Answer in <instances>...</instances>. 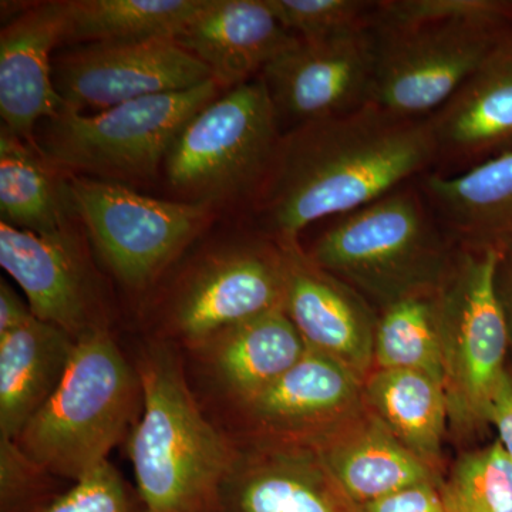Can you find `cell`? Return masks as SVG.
<instances>
[{
  "mask_svg": "<svg viewBox=\"0 0 512 512\" xmlns=\"http://www.w3.org/2000/svg\"><path fill=\"white\" fill-rule=\"evenodd\" d=\"M427 119H404L375 104L289 128L249 208L255 231L281 245L315 222L342 217L433 171Z\"/></svg>",
  "mask_w": 512,
  "mask_h": 512,
  "instance_id": "cell-1",
  "label": "cell"
},
{
  "mask_svg": "<svg viewBox=\"0 0 512 512\" xmlns=\"http://www.w3.org/2000/svg\"><path fill=\"white\" fill-rule=\"evenodd\" d=\"M143 416L130 440L143 512H221L239 454L205 419L180 363L151 348L138 366Z\"/></svg>",
  "mask_w": 512,
  "mask_h": 512,
  "instance_id": "cell-2",
  "label": "cell"
},
{
  "mask_svg": "<svg viewBox=\"0 0 512 512\" xmlns=\"http://www.w3.org/2000/svg\"><path fill=\"white\" fill-rule=\"evenodd\" d=\"M450 241L412 181L339 217L316 239L308 256L387 308L440 291L453 268Z\"/></svg>",
  "mask_w": 512,
  "mask_h": 512,
  "instance_id": "cell-3",
  "label": "cell"
},
{
  "mask_svg": "<svg viewBox=\"0 0 512 512\" xmlns=\"http://www.w3.org/2000/svg\"><path fill=\"white\" fill-rule=\"evenodd\" d=\"M140 394V376L109 330H90L76 339L62 382L15 441L47 473L76 483L109 461Z\"/></svg>",
  "mask_w": 512,
  "mask_h": 512,
  "instance_id": "cell-4",
  "label": "cell"
},
{
  "mask_svg": "<svg viewBox=\"0 0 512 512\" xmlns=\"http://www.w3.org/2000/svg\"><path fill=\"white\" fill-rule=\"evenodd\" d=\"M282 131L261 77L202 107L175 137L165 180L181 201L212 211H249L264 185Z\"/></svg>",
  "mask_w": 512,
  "mask_h": 512,
  "instance_id": "cell-5",
  "label": "cell"
},
{
  "mask_svg": "<svg viewBox=\"0 0 512 512\" xmlns=\"http://www.w3.org/2000/svg\"><path fill=\"white\" fill-rule=\"evenodd\" d=\"M214 79L183 90L127 101L94 114L62 111L39 124L36 146L64 173L117 184L153 180L185 124L212 100Z\"/></svg>",
  "mask_w": 512,
  "mask_h": 512,
  "instance_id": "cell-6",
  "label": "cell"
},
{
  "mask_svg": "<svg viewBox=\"0 0 512 512\" xmlns=\"http://www.w3.org/2000/svg\"><path fill=\"white\" fill-rule=\"evenodd\" d=\"M507 251L461 249L436 293L448 410L461 426L490 423L510 345L497 276Z\"/></svg>",
  "mask_w": 512,
  "mask_h": 512,
  "instance_id": "cell-7",
  "label": "cell"
},
{
  "mask_svg": "<svg viewBox=\"0 0 512 512\" xmlns=\"http://www.w3.org/2000/svg\"><path fill=\"white\" fill-rule=\"evenodd\" d=\"M66 185L94 248L134 291L153 284L214 220L207 205L147 197L124 184L66 173Z\"/></svg>",
  "mask_w": 512,
  "mask_h": 512,
  "instance_id": "cell-8",
  "label": "cell"
},
{
  "mask_svg": "<svg viewBox=\"0 0 512 512\" xmlns=\"http://www.w3.org/2000/svg\"><path fill=\"white\" fill-rule=\"evenodd\" d=\"M511 30L512 20L373 26L372 104L404 119H427L460 90Z\"/></svg>",
  "mask_w": 512,
  "mask_h": 512,
  "instance_id": "cell-9",
  "label": "cell"
},
{
  "mask_svg": "<svg viewBox=\"0 0 512 512\" xmlns=\"http://www.w3.org/2000/svg\"><path fill=\"white\" fill-rule=\"evenodd\" d=\"M286 251L261 232L234 235L205 251L171 298L168 320L191 348L218 333L284 308Z\"/></svg>",
  "mask_w": 512,
  "mask_h": 512,
  "instance_id": "cell-10",
  "label": "cell"
},
{
  "mask_svg": "<svg viewBox=\"0 0 512 512\" xmlns=\"http://www.w3.org/2000/svg\"><path fill=\"white\" fill-rule=\"evenodd\" d=\"M211 79L208 67L174 39L89 43L53 60V84L70 113H100Z\"/></svg>",
  "mask_w": 512,
  "mask_h": 512,
  "instance_id": "cell-11",
  "label": "cell"
},
{
  "mask_svg": "<svg viewBox=\"0 0 512 512\" xmlns=\"http://www.w3.org/2000/svg\"><path fill=\"white\" fill-rule=\"evenodd\" d=\"M375 72L376 37L367 29L322 40L298 37L259 77L286 131L372 104Z\"/></svg>",
  "mask_w": 512,
  "mask_h": 512,
  "instance_id": "cell-12",
  "label": "cell"
},
{
  "mask_svg": "<svg viewBox=\"0 0 512 512\" xmlns=\"http://www.w3.org/2000/svg\"><path fill=\"white\" fill-rule=\"evenodd\" d=\"M0 265L20 286L37 319L74 339L106 328L86 249L73 225L37 235L0 222Z\"/></svg>",
  "mask_w": 512,
  "mask_h": 512,
  "instance_id": "cell-13",
  "label": "cell"
},
{
  "mask_svg": "<svg viewBox=\"0 0 512 512\" xmlns=\"http://www.w3.org/2000/svg\"><path fill=\"white\" fill-rule=\"evenodd\" d=\"M284 247L286 315L309 349L366 382L375 363L376 325L365 302L346 282L316 265L299 242Z\"/></svg>",
  "mask_w": 512,
  "mask_h": 512,
  "instance_id": "cell-14",
  "label": "cell"
},
{
  "mask_svg": "<svg viewBox=\"0 0 512 512\" xmlns=\"http://www.w3.org/2000/svg\"><path fill=\"white\" fill-rule=\"evenodd\" d=\"M429 121L437 150L430 173L451 177L512 151V30Z\"/></svg>",
  "mask_w": 512,
  "mask_h": 512,
  "instance_id": "cell-15",
  "label": "cell"
},
{
  "mask_svg": "<svg viewBox=\"0 0 512 512\" xmlns=\"http://www.w3.org/2000/svg\"><path fill=\"white\" fill-rule=\"evenodd\" d=\"M66 15V0L29 3L0 33L2 126L32 144L39 124L64 111L52 52L63 43Z\"/></svg>",
  "mask_w": 512,
  "mask_h": 512,
  "instance_id": "cell-16",
  "label": "cell"
},
{
  "mask_svg": "<svg viewBox=\"0 0 512 512\" xmlns=\"http://www.w3.org/2000/svg\"><path fill=\"white\" fill-rule=\"evenodd\" d=\"M292 443L308 448L359 507L414 485L434 483L433 468L373 413L352 414L328 430Z\"/></svg>",
  "mask_w": 512,
  "mask_h": 512,
  "instance_id": "cell-17",
  "label": "cell"
},
{
  "mask_svg": "<svg viewBox=\"0 0 512 512\" xmlns=\"http://www.w3.org/2000/svg\"><path fill=\"white\" fill-rule=\"evenodd\" d=\"M296 39L266 0H205L174 40L229 90L258 79Z\"/></svg>",
  "mask_w": 512,
  "mask_h": 512,
  "instance_id": "cell-18",
  "label": "cell"
},
{
  "mask_svg": "<svg viewBox=\"0 0 512 512\" xmlns=\"http://www.w3.org/2000/svg\"><path fill=\"white\" fill-rule=\"evenodd\" d=\"M362 384L348 367L308 349L285 375L241 406L256 426L292 443L355 414Z\"/></svg>",
  "mask_w": 512,
  "mask_h": 512,
  "instance_id": "cell-19",
  "label": "cell"
},
{
  "mask_svg": "<svg viewBox=\"0 0 512 512\" xmlns=\"http://www.w3.org/2000/svg\"><path fill=\"white\" fill-rule=\"evenodd\" d=\"M221 512H362L308 448L281 443L238 457L221 493Z\"/></svg>",
  "mask_w": 512,
  "mask_h": 512,
  "instance_id": "cell-20",
  "label": "cell"
},
{
  "mask_svg": "<svg viewBox=\"0 0 512 512\" xmlns=\"http://www.w3.org/2000/svg\"><path fill=\"white\" fill-rule=\"evenodd\" d=\"M416 183L461 248H512V151L451 177L427 173Z\"/></svg>",
  "mask_w": 512,
  "mask_h": 512,
  "instance_id": "cell-21",
  "label": "cell"
},
{
  "mask_svg": "<svg viewBox=\"0 0 512 512\" xmlns=\"http://www.w3.org/2000/svg\"><path fill=\"white\" fill-rule=\"evenodd\" d=\"M197 349L222 390L244 404L285 375L309 348L279 308L232 326Z\"/></svg>",
  "mask_w": 512,
  "mask_h": 512,
  "instance_id": "cell-22",
  "label": "cell"
},
{
  "mask_svg": "<svg viewBox=\"0 0 512 512\" xmlns=\"http://www.w3.org/2000/svg\"><path fill=\"white\" fill-rule=\"evenodd\" d=\"M76 339L35 315L0 336V437L16 440L50 399L69 366Z\"/></svg>",
  "mask_w": 512,
  "mask_h": 512,
  "instance_id": "cell-23",
  "label": "cell"
},
{
  "mask_svg": "<svg viewBox=\"0 0 512 512\" xmlns=\"http://www.w3.org/2000/svg\"><path fill=\"white\" fill-rule=\"evenodd\" d=\"M36 144L0 130V218L10 227L50 235L72 225L66 173H53Z\"/></svg>",
  "mask_w": 512,
  "mask_h": 512,
  "instance_id": "cell-24",
  "label": "cell"
},
{
  "mask_svg": "<svg viewBox=\"0 0 512 512\" xmlns=\"http://www.w3.org/2000/svg\"><path fill=\"white\" fill-rule=\"evenodd\" d=\"M363 393L396 439L427 466H436L450 414L444 383L416 370H376L367 377Z\"/></svg>",
  "mask_w": 512,
  "mask_h": 512,
  "instance_id": "cell-25",
  "label": "cell"
},
{
  "mask_svg": "<svg viewBox=\"0 0 512 512\" xmlns=\"http://www.w3.org/2000/svg\"><path fill=\"white\" fill-rule=\"evenodd\" d=\"M63 43L175 39L205 0H66Z\"/></svg>",
  "mask_w": 512,
  "mask_h": 512,
  "instance_id": "cell-26",
  "label": "cell"
},
{
  "mask_svg": "<svg viewBox=\"0 0 512 512\" xmlns=\"http://www.w3.org/2000/svg\"><path fill=\"white\" fill-rule=\"evenodd\" d=\"M377 370H416L444 383L436 295L413 296L384 308L376 323Z\"/></svg>",
  "mask_w": 512,
  "mask_h": 512,
  "instance_id": "cell-27",
  "label": "cell"
},
{
  "mask_svg": "<svg viewBox=\"0 0 512 512\" xmlns=\"http://www.w3.org/2000/svg\"><path fill=\"white\" fill-rule=\"evenodd\" d=\"M439 491L446 512H512V461L501 441L461 458Z\"/></svg>",
  "mask_w": 512,
  "mask_h": 512,
  "instance_id": "cell-28",
  "label": "cell"
},
{
  "mask_svg": "<svg viewBox=\"0 0 512 512\" xmlns=\"http://www.w3.org/2000/svg\"><path fill=\"white\" fill-rule=\"evenodd\" d=\"M293 36L322 40L375 26L377 2L369 0H266Z\"/></svg>",
  "mask_w": 512,
  "mask_h": 512,
  "instance_id": "cell-29",
  "label": "cell"
},
{
  "mask_svg": "<svg viewBox=\"0 0 512 512\" xmlns=\"http://www.w3.org/2000/svg\"><path fill=\"white\" fill-rule=\"evenodd\" d=\"M461 20H512V2L498 0H383L375 26H416Z\"/></svg>",
  "mask_w": 512,
  "mask_h": 512,
  "instance_id": "cell-30",
  "label": "cell"
},
{
  "mask_svg": "<svg viewBox=\"0 0 512 512\" xmlns=\"http://www.w3.org/2000/svg\"><path fill=\"white\" fill-rule=\"evenodd\" d=\"M52 477L15 440L0 437V512L42 511L57 497H50Z\"/></svg>",
  "mask_w": 512,
  "mask_h": 512,
  "instance_id": "cell-31",
  "label": "cell"
},
{
  "mask_svg": "<svg viewBox=\"0 0 512 512\" xmlns=\"http://www.w3.org/2000/svg\"><path fill=\"white\" fill-rule=\"evenodd\" d=\"M40 512H143L109 461L101 464Z\"/></svg>",
  "mask_w": 512,
  "mask_h": 512,
  "instance_id": "cell-32",
  "label": "cell"
},
{
  "mask_svg": "<svg viewBox=\"0 0 512 512\" xmlns=\"http://www.w3.org/2000/svg\"><path fill=\"white\" fill-rule=\"evenodd\" d=\"M362 512H446L434 483L414 485L365 504Z\"/></svg>",
  "mask_w": 512,
  "mask_h": 512,
  "instance_id": "cell-33",
  "label": "cell"
},
{
  "mask_svg": "<svg viewBox=\"0 0 512 512\" xmlns=\"http://www.w3.org/2000/svg\"><path fill=\"white\" fill-rule=\"evenodd\" d=\"M490 424L498 431V440L512 461V373L507 372L498 389L490 414Z\"/></svg>",
  "mask_w": 512,
  "mask_h": 512,
  "instance_id": "cell-34",
  "label": "cell"
},
{
  "mask_svg": "<svg viewBox=\"0 0 512 512\" xmlns=\"http://www.w3.org/2000/svg\"><path fill=\"white\" fill-rule=\"evenodd\" d=\"M29 305L2 279L0 281V336L8 335L32 318Z\"/></svg>",
  "mask_w": 512,
  "mask_h": 512,
  "instance_id": "cell-35",
  "label": "cell"
},
{
  "mask_svg": "<svg viewBox=\"0 0 512 512\" xmlns=\"http://www.w3.org/2000/svg\"><path fill=\"white\" fill-rule=\"evenodd\" d=\"M498 295L503 305L505 319H507L508 333L512 345V248L508 249L501 261L497 276Z\"/></svg>",
  "mask_w": 512,
  "mask_h": 512,
  "instance_id": "cell-36",
  "label": "cell"
}]
</instances>
